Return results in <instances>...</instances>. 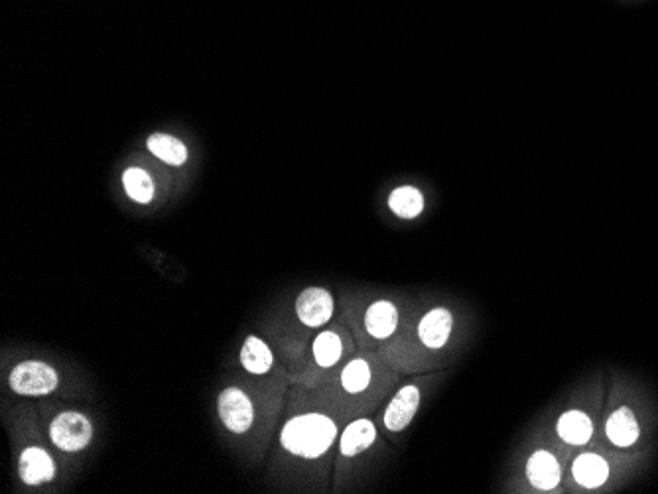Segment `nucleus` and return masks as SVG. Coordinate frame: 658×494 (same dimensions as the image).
<instances>
[{
	"label": "nucleus",
	"instance_id": "obj_3",
	"mask_svg": "<svg viewBox=\"0 0 658 494\" xmlns=\"http://www.w3.org/2000/svg\"><path fill=\"white\" fill-rule=\"evenodd\" d=\"M469 335L467 311L452 300H416L402 329L379 353L402 376L446 371Z\"/></svg>",
	"mask_w": 658,
	"mask_h": 494
},
{
	"label": "nucleus",
	"instance_id": "obj_2",
	"mask_svg": "<svg viewBox=\"0 0 658 494\" xmlns=\"http://www.w3.org/2000/svg\"><path fill=\"white\" fill-rule=\"evenodd\" d=\"M290 374L249 376L233 374L215 396V416L229 445L249 463H261L278 432Z\"/></svg>",
	"mask_w": 658,
	"mask_h": 494
},
{
	"label": "nucleus",
	"instance_id": "obj_5",
	"mask_svg": "<svg viewBox=\"0 0 658 494\" xmlns=\"http://www.w3.org/2000/svg\"><path fill=\"white\" fill-rule=\"evenodd\" d=\"M607 396V380L597 374L584 380L562 396L536 426L568 457L590 445L605 443L603 439V406Z\"/></svg>",
	"mask_w": 658,
	"mask_h": 494
},
{
	"label": "nucleus",
	"instance_id": "obj_12",
	"mask_svg": "<svg viewBox=\"0 0 658 494\" xmlns=\"http://www.w3.org/2000/svg\"><path fill=\"white\" fill-rule=\"evenodd\" d=\"M647 457L611 449L607 443L576 451L568 463L566 493H607L621 489L643 469Z\"/></svg>",
	"mask_w": 658,
	"mask_h": 494
},
{
	"label": "nucleus",
	"instance_id": "obj_11",
	"mask_svg": "<svg viewBox=\"0 0 658 494\" xmlns=\"http://www.w3.org/2000/svg\"><path fill=\"white\" fill-rule=\"evenodd\" d=\"M377 416H361L345 424L337 441L331 493H351L387 453Z\"/></svg>",
	"mask_w": 658,
	"mask_h": 494
},
{
	"label": "nucleus",
	"instance_id": "obj_20",
	"mask_svg": "<svg viewBox=\"0 0 658 494\" xmlns=\"http://www.w3.org/2000/svg\"><path fill=\"white\" fill-rule=\"evenodd\" d=\"M123 187H125L127 195L138 205H148L154 201L156 184L144 168H138V166L127 168L123 174Z\"/></svg>",
	"mask_w": 658,
	"mask_h": 494
},
{
	"label": "nucleus",
	"instance_id": "obj_18",
	"mask_svg": "<svg viewBox=\"0 0 658 494\" xmlns=\"http://www.w3.org/2000/svg\"><path fill=\"white\" fill-rule=\"evenodd\" d=\"M146 148L150 150L152 156H156L168 166H184L190 158L188 146L174 134H166V132L150 134L146 140Z\"/></svg>",
	"mask_w": 658,
	"mask_h": 494
},
{
	"label": "nucleus",
	"instance_id": "obj_13",
	"mask_svg": "<svg viewBox=\"0 0 658 494\" xmlns=\"http://www.w3.org/2000/svg\"><path fill=\"white\" fill-rule=\"evenodd\" d=\"M359 351L349 327L335 317L288 367L290 382L306 388L320 386L328 376Z\"/></svg>",
	"mask_w": 658,
	"mask_h": 494
},
{
	"label": "nucleus",
	"instance_id": "obj_8",
	"mask_svg": "<svg viewBox=\"0 0 658 494\" xmlns=\"http://www.w3.org/2000/svg\"><path fill=\"white\" fill-rule=\"evenodd\" d=\"M414 298L398 292H349L341 296L337 317L349 327L363 351L381 353L402 329Z\"/></svg>",
	"mask_w": 658,
	"mask_h": 494
},
{
	"label": "nucleus",
	"instance_id": "obj_1",
	"mask_svg": "<svg viewBox=\"0 0 658 494\" xmlns=\"http://www.w3.org/2000/svg\"><path fill=\"white\" fill-rule=\"evenodd\" d=\"M347 422L314 388L290 384L266 465L272 485L286 493H331L337 441Z\"/></svg>",
	"mask_w": 658,
	"mask_h": 494
},
{
	"label": "nucleus",
	"instance_id": "obj_16",
	"mask_svg": "<svg viewBox=\"0 0 658 494\" xmlns=\"http://www.w3.org/2000/svg\"><path fill=\"white\" fill-rule=\"evenodd\" d=\"M6 388L12 396L22 400L50 398L64 386L60 369L44 359H22L6 372Z\"/></svg>",
	"mask_w": 658,
	"mask_h": 494
},
{
	"label": "nucleus",
	"instance_id": "obj_9",
	"mask_svg": "<svg viewBox=\"0 0 658 494\" xmlns=\"http://www.w3.org/2000/svg\"><path fill=\"white\" fill-rule=\"evenodd\" d=\"M570 459L534 424L509 461L501 493H566Z\"/></svg>",
	"mask_w": 658,
	"mask_h": 494
},
{
	"label": "nucleus",
	"instance_id": "obj_6",
	"mask_svg": "<svg viewBox=\"0 0 658 494\" xmlns=\"http://www.w3.org/2000/svg\"><path fill=\"white\" fill-rule=\"evenodd\" d=\"M655 428L657 410L643 388L627 374L613 376L603 406L601 430L605 443L621 453L649 457Z\"/></svg>",
	"mask_w": 658,
	"mask_h": 494
},
{
	"label": "nucleus",
	"instance_id": "obj_10",
	"mask_svg": "<svg viewBox=\"0 0 658 494\" xmlns=\"http://www.w3.org/2000/svg\"><path fill=\"white\" fill-rule=\"evenodd\" d=\"M8 432L16 459V475L22 487L42 489L58 481L60 467L46 445L48 435L40 420L38 408L18 404L8 412Z\"/></svg>",
	"mask_w": 658,
	"mask_h": 494
},
{
	"label": "nucleus",
	"instance_id": "obj_7",
	"mask_svg": "<svg viewBox=\"0 0 658 494\" xmlns=\"http://www.w3.org/2000/svg\"><path fill=\"white\" fill-rule=\"evenodd\" d=\"M337 300L326 286H308L270 317L264 337L290 367L312 339L337 317Z\"/></svg>",
	"mask_w": 658,
	"mask_h": 494
},
{
	"label": "nucleus",
	"instance_id": "obj_14",
	"mask_svg": "<svg viewBox=\"0 0 658 494\" xmlns=\"http://www.w3.org/2000/svg\"><path fill=\"white\" fill-rule=\"evenodd\" d=\"M444 376L446 371L404 376L377 414L379 428L387 435H402L408 432L422 404L438 388Z\"/></svg>",
	"mask_w": 658,
	"mask_h": 494
},
{
	"label": "nucleus",
	"instance_id": "obj_4",
	"mask_svg": "<svg viewBox=\"0 0 658 494\" xmlns=\"http://www.w3.org/2000/svg\"><path fill=\"white\" fill-rule=\"evenodd\" d=\"M404 376L379 353L359 349L314 390L347 420L377 416Z\"/></svg>",
	"mask_w": 658,
	"mask_h": 494
},
{
	"label": "nucleus",
	"instance_id": "obj_15",
	"mask_svg": "<svg viewBox=\"0 0 658 494\" xmlns=\"http://www.w3.org/2000/svg\"><path fill=\"white\" fill-rule=\"evenodd\" d=\"M40 420L50 445L64 455H79L95 443V422L77 408L60 404H42L38 408Z\"/></svg>",
	"mask_w": 658,
	"mask_h": 494
},
{
	"label": "nucleus",
	"instance_id": "obj_19",
	"mask_svg": "<svg viewBox=\"0 0 658 494\" xmlns=\"http://www.w3.org/2000/svg\"><path fill=\"white\" fill-rule=\"evenodd\" d=\"M424 207H426L424 193L418 187H396L395 191L389 195V209L395 213L398 219L412 221L422 215Z\"/></svg>",
	"mask_w": 658,
	"mask_h": 494
},
{
	"label": "nucleus",
	"instance_id": "obj_17",
	"mask_svg": "<svg viewBox=\"0 0 658 494\" xmlns=\"http://www.w3.org/2000/svg\"><path fill=\"white\" fill-rule=\"evenodd\" d=\"M239 369L249 376H278L288 372V367L272 347V343L261 335H247L239 349Z\"/></svg>",
	"mask_w": 658,
	"mask_h": 494
}]
</instances>
